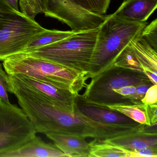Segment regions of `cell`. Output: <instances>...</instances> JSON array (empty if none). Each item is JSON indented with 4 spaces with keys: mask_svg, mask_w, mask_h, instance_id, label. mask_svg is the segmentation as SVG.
Returning a JSON list of instances; mask_svg holds the SVG:
<instances>
[{
    "mask_svg": "<svg viewBox=\"0 0 157 157\" xmlns=\"http://www.w3.org/2000/svg\"><path fill=\"white\" fill-rule=\"evenodd\" d=\"M3 68L9 75L20 73L68 90L76 95L86 84L87 77L77 71L26 53L11 56L3 60Z\"/></svg>",
    "mask_w": 157,
    "mask_h": 157,
    "instance_id": "6da1fadb",
    "label": "cell"
},
{
    "mask_svg": "<svg viewBox=\"0 0 157 157\" xmlns=\"http://www.w3.org/2000/svg\"><path fill=\"white\" fill-rule=\"evenodd\" d=\"M147 22L131 21L107 15L99 28L90 63V77L98 74L113 63L116 57L139 35Z\"/></svg>",
    "mask_w": 157,
    "mask_h": 157,
    "instance_id": "7a4b0ae2",
    "label": "cell"
},
{
    "mask_svg": "<svg viewBox=\"0 0 157 157\" xmlns=\"http://www.w3.org/2000/svg\"><path fill=\"white\" fill-rule=\"evenodd\" d=\"M99 27L74 32L60 41L26 53L82 73L89 79L90 63Z\"/></svg>",
    "mask_w": 157,
    "mask_h": 157,
    "instance_id": "3957f363",
    "label": "cell"
},
{
    "mask_svg": "<svg viewBox=\"0 0 157 157\" xmlns=\"http://www.w3.org/2000/svg\"><path fill=\"white\" fill-rule=\"evenodd\" d=\"M90 78L91 79L90 82L86 84L85 91L80 96L89 102L103 106L127 104L124 99L113 91V89L130 85H153L142 71L118 67H108Z\"/></svg>",
    "mask_w": 157,
    "mask_h": 157,
    "instance_id": "277c9868",
    "label": "cell"
},
{
    "mask_svg": "<svg viewBox=\"0 0 157 157\" xmlns=\"http://www.w3.org/2000/svg\"><path fill=\"white\" fill-rule=\"evenodd\" d=\"M46 29L20 11L11 14L0 26V61L23 52L31 40Z\"/></svg>",
    "mask_w": 157,
    "mask_h": 157,
    "instance_id": "5b68a950",
    "label": "cell"
},
{
    "mask_svg": "<svg viewBox=\"0 0 157 157\" xmlns=\"http://www.w3.org/2000/svg\"><path fill=\"white\" fill-rule=\"evenodd\" d=\"M36 132L17 105L0 102V154L12 150L32 139Z\"/></svg>",
    "mask_w": 157,
    "mask_h": 157,
    "instance_id": "8992f818",
    "label": "cell"
},
{
    "mask_svg": "<svg viewBox=\"0 0 157 157\" xmlns=\"http://www.w3.org/2000/svg\"><path fill=\"white\" fill-rule=\"evenodd\" d=\"M43 2L46 17L66 24L74 32L98 28L107 16L86 10L74 0H43Z\"/></svg>",
    "mask_w": 157,
    "mask_h": 157,
    "instance_id": "52a82bcc",
    "label": "cell"
},
{
    "mask_svg": "<svg viewBox=\"0 0 157 157\" xmlns=\"http://www.w3.org/2000/svg\"><path fill=\"white\" fill-rule=\"evenodd\" d=\"M76 107L87 117L103 124L128 127H137L141 124L117 111L89 102L79 94L77 96Z\"/></svg>",
    "mask_w": 157,
    "mask_h": 157,
    "instance_id": "ba28073f",
    "label": "cell"
},
{
    "mask_svg": "<svg viewBox=\"0 0 157 157\" xmlns=\"http://www.w3.org/2000/svg\"><path fill=\"white\" fill-rule=\"evenodd\" d=\"M21 84L53 99L74 112L77 96L70 90L58 89L45 82L20 73L10 74Z\"/></svg>",
    "mask_w": 157,
    "mask_h": 157,
    "instance_id": "9c48e42d",
    "label": "cell"
},
{
    "mask_svg": "<svg viewBox=\"0 0 157 157\" xmlns=\"http://www.w3.org/2000/svg\"><path fill=\"white\" fill-rule=\"evenodd\" d=\"M135 57L143 71L153 85H157V50L140 34L129 42Z\"/></svg>",
    "mask_w": 157,
    "mask_h": 157,
    "instance_id": "30bf717a",
    "label": "cell"
},
{
    "mask_svg": "<svg viewBox=\"0 0 157 157\" xmlns=\"http://www.w3.org/2000/svg\"><path fill=\"white\" fill-rule=\"evenodd\" d=\"M67 157L56 145L47 143L36 135L20 147L0 154V157Z\"/></svg>",
    "mask_w": 157,
    "mask_h": 157,
    "instance_id": "8fae6325",
    "label": "cell"
},
{
    "mask_svg": "<svg viewBox=\"0 0 157 157\" xmlns=\"http://www.w3.org/2000/svg\"><path fill=\"white\" fill-rule=\"evenodd\" d=\"M104 140L128 151L157 147V133L147 131L146 124L141 125L136 131Z\"/></svg>",
    "mask_w": 157,
    "mask_h": 157,
    "instance_id": "7c38bea8",
    "label": "cell"
},
{
    "mask_svg": "<svg viewBox=\"0 0 157 157\" xmlns=\"http://www.w3.org/2000/svg\"><path fill=\"white\" fill-rule=\"evenodd\" d=\"M157 7V0H125L113 14L126 21L144 22Z\"/></svg>",
    "mask_w": 157,
    "mask_h": 157,
    "instance_id": "4fadbf2b",
    "label": "cell"
},
{
    "mask_svg": "<svg viewBox=\"0 0 157 157\" xmlns=\"http://www.w3.org/2000/svg\"><path fill=\"white\" fill-rule=\"evenodd\" d=\"M46 135L67 157H89L90 143L85 138L65 133H49Z\"/></svg>",
    "mask_w": 157,
    "mask_h": 157,
    "instance_id": "5bb4252c",
    "label": "cell"
},
{
    "mask_svg": "<svg viewBox=\"0 0 157 157\" xmlns=\"http://www.w3.org/2000/svg\"><path fill=\"white\" fill-rule=\"evenodd\" d=\"M89 157H129L128 151L104 140L94 139L90 142Z\"/></svg>",
    "mask_w": 157,
    "mask_h": 157,
    "instance_id": "9a60e30c",
    "label": "cell"
},
{
    "mask_svg": "<svg viewBox=\"0 0 157 157\" xmlns=\"http://www.w3.org/2000/svg\"><path fill=\"white\" fill-rule=\"evenodd\" d=\"M74 32L72 31H62L46 29L44 32L35 36L27 44L23 52L40 48L58 42L71 35Z\"/></svg>",
    "mask_w": 157,
    "mask_h": 157,
    "instance_id": "2e32d148",
    "label": "cell"
},
{
    "mask_svg": "<svg viewBox=\"0 0 157 157\" xmlns=\"http://www.w3.org/2000/svg\"><path fill=\"white\" fill-rule=\"evenodd\" d=\"M143 103L140 105L119 104L109 105L106 107L123 114L130 119L141 124L147 125V117L143 108Z\"/></svg>",
    "mask_w": 157,
    "mask_h": 157,
    "instance_id": "e0dca14e",
    "label": "cell"
},
{
    "mask_svg": "<svg viewBox=\"0 0 157 157\" xmlns=\"http://www.w3.org/2000/svg\"><path fill=\"white\" fill-rule=\"evenodd\" d=\"M109 67H118L143 72L141 65L136 59L128 44L116 57Z\"/></svg>",
    "mask_w": 157,
    "mask_h": 157,
    "instance_id": "ac0fdd59",
    "label": "cell"
},
{
    "mask_svg": "<svg viewBox=\"0 0 157 157\" xmlns=\"http://www.w3.org/2000/svg\"><path fill=\"white\" fill-rule=\"evenodd\" d=\"M82 9L90 12L104 15L109 8L111 0H74Z\"/></svg>",
    "mask_w": 157,
    "mask_h": 157,
    "instance_id": "d6986e66",
    "label": "cell"
},
{
    "mask_svg": "<svg viewBox=\"0 0 157 157\" xmlns=\"http://www.w3.org/2000/svg\"><path fill=\"white\" fill-rule=\"evenodd\" d=\"M21 12L33 20L39 13H44L43 0H19Z\"/></svg>",
    "mask_w": 157,
    "mask_h": 157,
    "instance_id": "ffe728a7",
    "label": "cell"
},
{
    "mask_svg": "<svg viewBox=\"0 0 157 157\" xmlns=\"http://www.w3.org/2000/svg\"><path fill=\"white\" fill-rule=\"evenodd\" d=\"M140 35L157 50V19L147 25L141 31Z\"/></svg>",
    "mask_w": 157,
    "mask_h": 157,
    "instance_id": "44dd1931",
    "label": "cell"
},
{
    "mask_svg": "<svg viewBox=\"0 0 157 157\" xmlns=\"http://www.w3.org/2000/svg\"><path fill=\"white\" fill-rule=\"evenodd\" d=\"M9 75L4 70L2 64H0V100L6 103H10L8 94Z\"/></svg>",
    "mask_w": 157,
    "mask_h": 157,
    "instance_id": "7402d4cb",
    "label": "cell"
},
{
    "mask_svg": "<svg viewBox=\"0 0 157 157\" xmlns=\"http://www.w3.org/2000/svg\"><path fill=\"white\" fill-rule=\"evenodd\" d=\"M143 108L146 114L147 125L152 126L157 124V105L143 104Z\"/></svg>",
    "mask_w": 157,
    "mask_h": 157,
    "instance_id": "603a6c76",
    "label": "cell"
},
{
    "mask_svg": "<svg viewBox=\"0 0 157 157\" xmlns=\"http://www.w3.org/2000/svg\"><path fill=\"white\" fill-rule=\"evenodd\" d=\"M17 11L10 6L4 0H0V26L8 17Z\"/></svg>",
    "mask_w": 157,
    "mask_h": 157,
    "instance_id": "cb8c5ba5",
    "label": "cell"
},
{
    "mask_svg": "<svg viewBox=\"0 0 157 157\" xmlns=\"http://www.w3.org/2000/svg\"><path fill=\"white\" fill-rule=\"evenodd\" d=\"M129 157H157V147H147L134 151H128Z\"/></svg>",
    "mask_w": 157,
    "mask_h": 157,
    "instance_id": "d4e9b609",
    "label": "cell"
},
{
    "mask_svg": "<svg viewBox=\"0 0 157 157\" xmlns=\"http://www.w3.org/2000/svg\"><path fill=\"white\" fill-rule=\"evenodd\" d=\"M141 102L145 104H157V85L151 86L146 92Z\"/></svg>",
    "mask_w": 157,
    "mask_h": 157,
    "instance_id": "484cf974",
    "label": "cell"
},
{
    "mask_svg": "<svg viewBox=\"0 0 157 157\" xmlns=\"http://www.w3.org/2000/svg\"><path fill=\"white\" fill-rule=\"evenodd\" d=\"M4 1L15 10L20 11L19 9V0H4Z\"/></svg>",
    "mask_w": 157,
    "mask_h": 157,
    "instance_id": "4316f807",
    "label": "cell"
},
{
    "mask_svg": "<svg viewBox=\"0 0 157 157\" xmlns=\"http://www.w3.org/2000/svg\"><path fill=\"white\" fill-rule=\"evenodd\" d=\"M0 102H1V100H0Z\"/></svg>",
    "mask_w": 157,
    "mask_h": 157,
    "instance_id": "83f0119b",
    "label": "cell"
}]
</instances>
